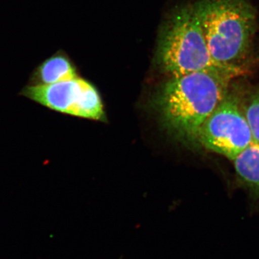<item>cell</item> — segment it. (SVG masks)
Wrapping results in <instances>:
<instances>
[{"label":"cell","mask_w":259,"mask_h":259,"mask_svg":"<svg viewBox=\"0 0 259 259\" xmlns=\"http://www.w3.org/2000/svg\"><path fill=\"white\" fill-rule=\"evenodd\" d=\"M239 74L212 68L172 77L162 89L158 107L168 130L189 141H198L201 127Z\"/></svg>","instance_id":"cell-1"},{"label":"cell","mask_w":259,"mask_h":259,"mask_svg":"<svg viewBox=\"0 0 259 259\" xmlns=\"http://www.w3.org/2000/svg\"><path fill=\"white\" fill-rule=\"evenodd\" d=\"M194 8L213 61L242 75L256 32L254 6L250 0H198Z\"/></svg>","instance_id":"cell-2"},{"label":"cell","mask_w":259,"mask_h":259,"mask_svg":"<svg viewBox=\"0 0 259 259\" xmlns=\"http://www.w3.org/2000/svg\"><path fill=\"white\" fill-rule=\"evenodd\" d=\"M158 59L173 77L221 68L211 57L194 5L179 8L167 20L160 37Z\"/></svg>","instance_id":"cell-3"},{"label":"cell","mask_w":259,"mask_h":259,"mask_svg":"<svg viewBox=\"0 0 259 259\" xmlns=\"http://www.w3.org/2000/svg\"><path fill=\"white\" fill-rule=\"evenodd\" d=\"M198 142L231 161L253 144L244 106L231 89L204 121L199 131Z\"/></svg>","instance_id":"cell-4"},{"label":"cell","mask_w":259,"mask_h":259,"mask_svg":"<svg viewBox=\"0 0 259 259\" xmlns=\"http://www.w3.org/2000/svg\"><path fill=\"white\" fill-rule=\"evenodd\" d=\"M22 96L56 112L93 120L104 117L103 106L96 89L76 77L49 85H27Z\"/></svg>","instance_id":"cell-5"},{"label":"cell","mask_w":259,"mask_h":259,"mask_svg":"<svg viewBox=\"0 0 259 259\" xmlns=\"http://www.w3.org/2000/svg\"><path fill=\"white\" fill-rule=\"evenodd\" d=\"M77 77L76 69L64 54L57 53L38 65L30 78L28 85H49Z\"/></svg>","instance_id":"cell-6"},{"label":"cell","mask_w":259,"mask_h":259,"mask_svg":"<svg viewBox=\"0 0 259 259\" xmlns=\"http://www.w3.org/2000/svg\"><path fill=\"white\" fill-rule=\"evenodd\" d=\"M233 161L237 176L252 194L259 198V144H250Z\"/></svg>","instance_id":"cell-7"},{"label":"cell","mask_w":259,"mask_h":259,"mask_svg":"<svg viewBox=\"0 0 259 259\" xmlns=\"http://www.w3.org/2000/svg\"><path fill=\"white\" fill-rule=\"evenodd\" d=\"M244 109L253 142L259 144V88L250 97Z\"/></svg>","instance_id":"cell-8"}]
</instances>
